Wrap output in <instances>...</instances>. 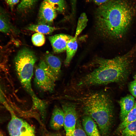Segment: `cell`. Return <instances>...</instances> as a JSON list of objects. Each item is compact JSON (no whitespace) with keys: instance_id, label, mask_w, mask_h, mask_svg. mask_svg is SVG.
<instances>
[{"instance_id":"obj_1","label":"cell","mask_w":136,"mask_h":136,"mask_svg":"<svg viewBox=\"0 0 136 136\" xmlns=\"http://www.w3.org/2000/svg\"><path fill=\"white\" fill-rule=\"evenodd\" d=\"M132 0H110L98 6L95 13L96 28L102 37L121 38L136 14V3Z\"/></svg>"},{"instance_id":"obj_2","label":"cell","mask_w":136,"mask_h":136,"mask_svg":"<svg viewBox=\"0 0 136 136\" xmlns=\"http://www.w3.org/2000/svg\"><path fill=\"white\" fill-rule=\"evenodd\" d=\"M129 56L127 54L111 59H97L95 67L79 80L77 86L86 87L124 81L130 72Z\"/></svg>"},{"instance_id":"obj_3","label":"cell","mask_w":136,"mask_h":136,"mask_svg":"<svg viewBox=\"0 0 136 136\" xmlns=\"http://www.w3.org/2000/svg\"><path fill=\"white\" fill-rule=\"evenodd\" d=\"M71 98L82 104L86 115L91 117L97 124L101 135H107L113 117V104L108 96L104 92H99Z\"/></svg>"},{"instance_id":"obj_4","label":"cell","mask_w":136,"mask_h":136,"mask_svg":"<svg viewBox=\"0 0 136 136\" xmlns=\"http://www.w3.org/2000/svg\"><path fill=\"white\" fill-rule=\"evenodd\" d=\"M37 60L34 52L27 48L20 50L14 60L17 77L22 86L30 96L32 101V108L43 113L46 110L47 104L39 98L32 87L31 79L35 64Z\"/></svg>"},{"instance_id":"obj_5","label":"cell","mask_w":136,"mask_h":136,"mask_svg":"<svg viewBox=\"0 0 136 136\" xmlns=\"http://www.w3.org/2000/svg\"><path fill=\"white\" fill-rule=\"evenodd\" d=\"M35 82L37 87L45 92H51L57 80L49 69L44 60H41L35 70Z\"/></svg>"},{"instance_id":"obj_6","label":"cell","mask_w":136,"mask_h":136,"mask_svg":"<svg viewBox=\"0 0 136 136\" xmlns=\"http://www.w3.org/2000/svg\"><path fill=\"white\" fill-rule=\"evenodd\" d=\"M8 110L11 116L8 126L10 136H35V129L33 126L18 117L11 107Z\"/></svg>"},{"instance_id":"obj_7","label":"cell","mask_w":136,"mask_h":136,"mask_svg":"<svg viewBox=\"0 0 136 136\" xmlns=\"http://www.w3.org/2000/svg\"><path fill=\"white\" fill-rule=\"evenodd\" d=\"M64 115L63 127L66 135L73 136L78 117L75 105L72 103L65 102L62 104Z\"/></svg>"},{"instance_id":"obj_8","label":"cell","mask_w":136,"mask_h":136,"mask_svg":"<svg viewBox=\"0 0 136 136\" xmlns=\"http://www.w3.org/2000/svg\"><path fill=\"white\" fill-rule=\"evenodd\" d=\"M56 10L51 4L44 1L40 7L38 18V24L51 25L56 16Z\"/></svg>"},{"instance_id":"obj_9","label":"cell","mask_w":136,"mask_h":136,"mask_svg":"<svg viewBox=\"0 0 136 136\" xmlns=\"http://www.w3.org/2000/svg\"><path fill=\"white\" fill-rule=\"evenodd\" d=\"M73 38L70 35L61 33L50 36L49 39L54 51L58 53L66 50L67 42Z\"/></svg>"},{"instance_id":"obj_10","label":"cell","mask_w":136,"mask_h":136,"mask_svg":"<svg viewBox=\"0 0 136 136\" xmlns=\"http://www.w3.org/2000/svg\"><path fill=\"white\" fill-rule=\"evenodd\" d=\"M15 31V29L11 22L8 12L0 4V31L7 35H10Z\"/></svg>"},{"instance_id":"obj_11","label":"cell","mask_w":136,"mask_h":136,"mask_svg":"<svg viewBox=\"0 0 136 136\" xmlns=\"http://www.w3.org/2000/svg\"><path fill=\"white\" fill-rule=\"evenodd\" d=\"M49 69L57 80L61 73V61L58 57L51 54H46L44 60Z\"/></svg>"},{"instance_id":"obj_12","label":"cell","mask_w":136,"mask_h":136,"mask_svg":"<svg viewBox=\"0 0 136 136\" xmlns=\"http://www.w3.org/2000/svg\"><path fill=\"white\" fill-rule=\"evenodd\" d=\"M64 120V113L62 108L55 106L50 121L51 128L55 130H59L63 126Z\"/></svg>"},{"instance_id":"obj_13","label":"cell","mask_w":136,"mask_h":136,"mask_svg":"<svg viewBox=\"0 0 136 136\" xmlns=\"http://www.w3.org/2000/svg\"><path fill=\"white\" fill-rule=\"evenodd\" d=\"M82 127L88 136H101L95 122L89 116L86 115L82 121Z\"/></svg>"},{"instance_id":"obj_14","label":"cell","mask_w":136,"mask_h":136,"mask_svg":"<svg viewBox=\"0 0 136 136\" xmlns=\"http://www.w3.org/2000/svg\"><path fill=\"white\" fill-rule=\"evenodd\" d=\"M135 102L134 98L130 95L125 96L120 99L119 101L121 109L120 118L122 121L133 108Z\"/></svg>"},{"instance_id":"obj_15","label":"cell","mask_w":136,"mask_h":136,"mask_svg":"<svg viewBox=\"0 0 136 136\" xmlns=\"http://www.w3.org/2000/svg\"><path fill=\"white\" fill-rule=\"evenodd\" d=\"M77 37L74 36L67 42L66 47V56L64 64L68 66L75 54L78 48Z\"/></svg>"},{"instance_id":"obj_16","label":"cell","mask_w":136,"mask_h":136,"mask_svg":"<svg viewBox=\"0 0 136 136\" xmlns=\"http://www.w3.org/2000/svg\"><path fill=\"white\" fill-rule=\"evenodd\" d=\"M59 28L43 24H31L26 28V29L43 34H48L52 33Z\"/></svg>"},{"instance_id":"obj_17","label":"cell","mask_w":136,"mask_h":136,"mask_svg":"<svg viewBox=\"0 0 136 136\" xmlns=\"http://www.w3.org/2000/svg\"><path fill=\"white\" fill-rule=\"evenodd\" d=\"M136 120V102L134 107L128 113L117 129L118 132L121 131L129 124Z\"/></svg>"},{"instance_id":"obj_18","label":"cell","mask_w":136,"mask_h":136,"mask_svg":"<svg viewBox=\"0 0 136 136\" xmlns=\"http://www.w3.org/2000/svg\"><path fill=\"white\" fill-rule=\"evenodd\" d=\"M2 66L0 65V104L7 110L11 107L8 101L7 92L2 80Z\"/></svg>"},{"instance_id":"obj_19","label":"cell","mask_w":136,"mask_h":136,"mask_svg":"<svg viewBox=\"0 0 136 136\" xmlns=\"http://www.w3.org/2000/svg\"><path fill=\"white\" fill-rule=\"evenodd\" d=\"M88 21V19L86 13H81L78 21L75 36L77 37L86 26Z\"/></svg>"},{"instance_id":"obj_20","label":"cell","mask_w":136,"mask_h":136,"mask_svg":"<svg viewBox=\"0 0 136 136\" xmlns=\"http://www.w3.org/2000/svg\"><path fill=\"white\" fill-rule=\"evenodd\" d=\"M52 5L57 11L62 13L64 12L66 8L65 0H44Z\"/></svg>"},{"instance_id":"obj_21","label":"cell","mask_w":136,"mask_h":136,"mask_svg":"<svg viewBox=\"0 0 136 136\" xmlns=\"http://www.w3.org/2000/svg\"><path fill=\"white\" fill-rule=\"evenodd\" d=\"M121 132V136H136V120L129 124Z\"/></svg>"},{"instance_id":"obj_22","label":"cell","mask_w":136,"mask_h":136,"mask_svg":"<svg viewBox=\"0 0 136 136\" xmlns=\"http://www.w3.org/2000/svg\"><path fill=\"white\" fill-rule=\"evenodd\" d=\"M17 9L19 12H23L30 8L38 0H20Z\"/></svg>"},{"instance_id":"obj_23","label":"cell","mask_w":136,"mask_h":136,"mask_svg":"<svg viewBox=\"0 0 136 136\" xmlns=\"http://www.w3.org/2000/svg\"><path fill=\"white\" fill-rule=\"evenodd\" d=\"M31 40L33 44L37 46H41L45 43V39L43 34L36 32L32 36Z\"/></svg>"},{"instance_id":"obj_24","label":"cell","mask_w":136,"mask_h":136,"mask_svg":"<svg viewBox=\"0 0 136 136\" xmlns=\"http://www.w3.org/2000/svg\"><path fill=\"white\" fill-rule=\"evenodd\" d=\"M73 136H88L84 130L80 121L78 119Z\"/></svg>"},{"instance_id":"obj_25","label":"cell","mask_w":136,"mask_h":136,"mask_svg":"<svg viewBox=\"0 0 136 136\" xmlns=\"http://www.w3.org/2000/svg\"><path fill=\"white\" fill-rule=\"evenodd\" d=\"M3 0L12 11L15 6L19 2V0Z\"/></svg>"},{"instance_id":"obj_26","label":"cell","mask_w":136,"mask_h":136,"mask_svg":"<svg viewBox=\"0 0 136 136\" xmlns=\"http://www.w3.org/2000/svg\"><path fill=\"white\" fill-rule=\"evenodd\" d=\"M129 88L132 95L136 98V81L134 80L130 83Z\"/></svg>"},{"instance_id":"obj_27","label":"cell","mask_w":136,"mask_h":136,"mask_svg":"<svg viewBox=\"0 0 136 136\" xmlns=\"http://www.w3.org/2000/svg\"><path fill=\"white\" fill-rule=\"evenodd\" d=\"M71 10L72 14L73 15L75 14L76 11L77 0H70Z\"/></svg>"},{"instance_id":"obj_28","label":"cell","mask_w":136,"mask_h":136,"mask_svg":"<svg viewBox=\"0 0 136 136\" xmlns=\"http://www.w3.org/2000/svg\"><path fill=\"white\" fill-rule=\"evenodd\" d=\"M94 3L98 6L102 5L110 0H92Z\"/></svg>"},{"instance_id":"obj_29","label":"cell","mask_w":136,"mask_h":136,"mask_svg":"<svg viewBox=\"0 0 136 136\" xmlns=\"http://www.w3.org/2000/svg\"><path fill=\"white\" fill-rule=\"evenodd\" d=\"M0 136H5L3 133L1 131H0Z\"/></svg>"},{"instance_id":"obj_30","label":"cell","mask_w":136,"mask_h":136,"mask_svg":"<svg viewBox=\"0 0 136 136\" xmlns=\"http://www.w3.org/2000/svg\"><path fill=\"white\" fill-rule=\"evenodd\" d=\"M134 80L136 81V74L134 76Z\"/></svg>"},{"instance_id":"obj_31","label":"cell","mask_w":136,"mask_h":136,"mask_svg":"<svg viewBox=\"0 0 136 136\" xmlns=\"http://www.w3.org/2000/svg\"><path fill=\"white\" fill-rule=\"evenodd\" d=\"M2 121V119L0 118V123H1V122Z\"/></svg>"},{"instance_id":"obj_32","label":"cell","mask_w":136,"mask_h":136,"mask_svg":"<svg viewBox=\"0 0 136 136\" xmlns=\"http://www.w3.org/2000/svg\"></svg>"},{"instance_id":"obj_33","label":"cell","mask_w":136,"mask_h":136,"mask_svg":"<svg viewBox=\"0 0 136 136\" xmlns=\"http://www.w3.org/2000/svg\"><path fill=\"white\" fill-rule=\"evenodd\" d=\"M135 102H136V101H135Z\"/></svg>"}]
</instances>
